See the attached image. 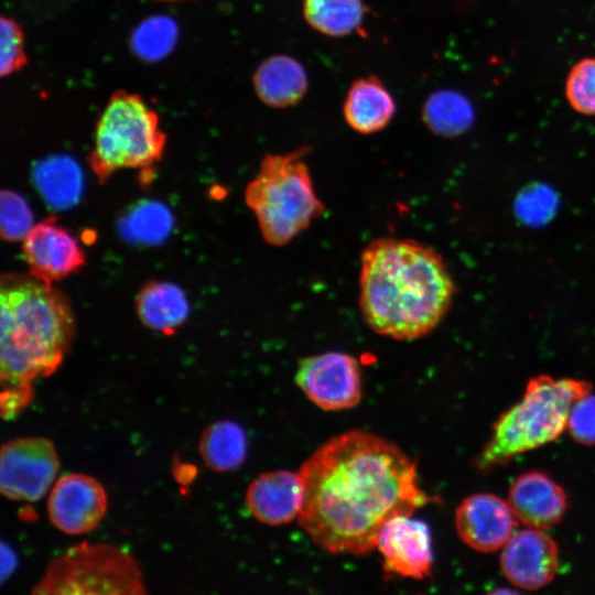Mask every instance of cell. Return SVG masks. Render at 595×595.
Masks as SVG:
<instances>
[{
    "label": "cell",
    "instance_id": "cell-6",
    "mask_svg": "<svg viewBox=\"0 0 595 595\" xmlns=\"http://www.w3.org/2000/svg\"><path fill=\"white\" fill-rule=\"evenodd\" d=\"M165 144L158 112L140 95L118 89L97 120L88 164L102 183L119 170L152 167Z\"/></svg>",
    "mask_w": 595,
    "mask_h": 595
},
{
    "label": "cell",
    "instance_id": "cell-24",
    "mask_svg": "<svg viewBox=\"0 0 595 595\" xmlns=\"http://www.w3.org/2000/svg\"><path fill=\"white\" fill-rule=\"evenodd\" d=\"M26 202L17 193L1 192V234L7 240L23 239L34 226Z\"/></svg>",
    "mask_w": 595,
    "mask_h": 595
},
{
    "label": "cell",
    "instance_id": "cell-16",
    "mask_svg": "<svg viewBox=\"0 0 595 595\" xmlns=\"http://www.w3.org/2000/svg\"><path fill=\"white\" fill-rule=\"evenodd\" d=\"M303 501L298 473L277 469L257 476L246 491V505L259 521L279 526L299 517Z\"/></svg>",
    "mask_w": 595,
    "mask_h": 595
},
{
    "label": "cell",
    "instance_id": "cell-21",
    "mask_svg": "<svg viewBox=\"0 0 595 595\" xmlns=\"http://www.w3.org/2000/svg\"><path fill=\"white\" fill-rule=\"evenodd\" d=\"M422 121L433 133L457 137L469 129L474 121V108L469 99L455 89H437L424 101Z\"/></svg>",
    "mask_w": 595,
    "mask_h": 595
},
{
    "label": "cell",
    "instance_id": "cell-23",
    "mask_svg": "<svg viewBox=\"0 0 595 595\" xmlns=\"http://www.w3.org/2000/svg\"><path fill=\"white\" fill-rule=\"evenodd\" d=\"M564 93L576 112L595 116V56L583 57L571 67Z\"/></svg>",
    "mask_w": 595,
    "mask_h": 595
},
{
    "label": "cell",
    "instance_id": "cell-8",
    "mask_svg": "<svg viewBox=\"0 0 595 595\" xmlns=\"http://www.w3.org/2000/svg\"><path fill=\"white\" fill-rule=\"evenodd\" d=\"M60 469L53 442L23 436L6 442L0 451V490L11 500L34 502L50 493Z\"/></svg>",
    "mask_w": 595,
    "mask_h": 595
},
{
    "label": "cell",
    "instance_id": "cell-11",
    "mask_svg": "<svg viewBox=\"0 0 595 595\" xmlns=\"http://www.w3.org/2000/svg\"><path fill=\"white\" fill-rule=\"evenodd\" d=\"M23 258L29 273L53 283L79 271L85 252L76 238L51 217L35 224L22 239Z\"/></svg>",
    "mask_w": 595,
    "mask_h": 595
},
{
    "label": "cell",
    "instance_id": "cell-4",
    "mask_svg": "<svg viewBox=\"0 0 595 595\" xmlns=\"http://www.w3.org/2000/svg\"><path fill=\"white\" fill-rule=\"evenodd\" d=\"M585 380L539 375L529 380L522 399L494 423L476 459L482 472L506 464L516 455L558 439L566 429L573 404L591 392Z\"/></svg>",
    "mask_w": 595,
    "mask_h": 595
},
{
    "label": "cell",
    "instance_id": "cell-13",
    "mask_svg": "<svg viewBox=\"0 0 595 595\" xmlns=\"http://www.w3.org/2000/svg\"><path fill=\"white\" fill-rule=\"evenodd\" d=\"M559 549L555 541L539 529L528 528L512 534L500 555L504 576L522 589H540L555 576Z\"/></svg>",
    "mask_w": 595,
    "mask_h": 595
},
{
    "label": "cell",
    "instance_id": "cell-27",
    "mask_svg": "<svg viewBox=\"0 0 595 595\" xmlns=\"http://www.w3.org/2000/svg\"><path fill=\"white\" fill-rule=\"evenodd\" d=\"M518 212L522 219L539 221L551 213L554 206V196L545 188L537 187L523 192L518 201Z\"/></svg>",
    "mask_w": 595,
    "mask_h": 595
},
{
    "label": "cell",
    "instance_id": "cell-3",
    "mask_svg": "<svg viewBox=\"0 0 595 595\" xmlns=\"http://www.w3.org/2000/svg\"><path fill=\"white\" fill-rule=\"evenodd\" d=\"M0 408L20 414L33 399V383L62 364L75 335L67 296L30 273H3L0 281Z\"/></svg>",
    "mask_w": 595,
    "mask_h": 595
},
{
    "label": "cell",
    "instance_id": "cell-19",
    "mask_svg": "<svg viewBox=\"0 0 595 595\" xmlns=\"http://www.w3.org/2000/svg\"><path fill=\"white\" fill-rule=\"evenodd\" d=\"M136 311L144 326L171 334L187 320L190 305L185 293L176 284L149 281L137 295Z\"/></svg>",
    "mask_w": 595,
    "mask_h": 595
},
{
    "label": "cell",
    "instance_id": "cell-14",
    "mask_svg": "<svg viewBox=\"0 0 595 595\" xmlns=\"http://www.w3.org/2000/svg\"><path fill=\"white\" fill-rule=\"evenodd\" d=\"M516 526L517 518L508 501L493 494L470 495L462 500L455 512L459 538L479 552L504 548Z\"/></svg>",
    "mask_w": 595,
    "mask_h": 595
},
{
    "label": "cell",
    "instance_id": "cell-9",
    "mask_svg": "<svg viewBox=\"0 0 595 595\" xmlns=\"http://www.w3.org/2000/svg\"><path fill=\"white\" fill-rule=\"evenodd\" d=\"M295 381L304 394L323 410H347L361 399L358 361L345 353L328 351L302 358Z\"/></svg>",
    "mask_w": 595,
    "mask_h": 595
},
{
    "label": "cell",
    "instance_id": "cell-18",
    "mask_svg": "<svg viewBox=\"0 0 595 595\" xmlns=\"http://www.w3.org/2000/svg\"><path fill=\"white\" fill-rule=\"evenodd\" d=\"M258 98L272 108L296 105L309 88L307 73L296 58L286 54L271 55L262 61L252 76Z\"/></svg>",
    "mask_w": 595,
    "mask_h": 595
},
{
    "label": "cell",
    "instance_id": "cell-5",
    "mask_svg": "<svg viewBox=\"0 0 595 595\" xmlns=\"http://www.w3.org/2000/svg\"><path fill=\"white\" fill-rule=\"evenodd\" d=\"M309 148L268 153L245 191L263 240L282 247L320 218L325 206L317 196L304 160Z\"/></svg>",
    "mask_w": 595,
    "mask_h": 595
},
{
    "label": "cell",
    "instance_id": "cell-10",
    "mask_svg": "<svg viewBox=\"0 0 595 595\" xmlns=\"http://www.w3.org/2000/svg\"><path fill=\"white\" fill-rule=\"evenodd\" d=\"M107 494L94 477L82 473L65 474L55 480L47 498L51 522L67 534L94 530L107 510Z\"/></svg>",
    "mask_w": 595,
    "mask_h": 595
},
{
    "label": "cell",
    "instance_id": "cell-15",
    "mask_svg": "<svg viewBox=\"0 0 595 595\" xmlns=\"http://www.w3.org/2000/svg\"><path fill=\"white\" fill-rule=\"evenodd\" d=\"M507 501L517 520L539 530L559 523L567 508L564 489L540 470L519 475L510 485Z\"/></svg>",
    "mask_w": 595,
    "mask_h": 595
},
{
    "label": "cell",
    "instance_id": "cell-1",
    "mask_svg": "<svg viewBox=\"0 0 595 595\" xmlns=\"http://www.w3.org/2000/svg\"><path fill=\"white\" fill-rule=\"evenodd\" d=\"M299 475V523L331 553L371 551L389 519L431 501L420 487L415 462L394 443L361 430L326 441Z\"/></svg>",
    "mask_w": 595,
    "mask_h": 595
},
{
    "label": "cell",
    "instance_id": "cell-17",
    "mask_svg": "<svg viewBox=\"0 0 595 595\" xmlns=\"http://www.w3.org/2000/svg\"><path fill=\"white\" fill-rule=\"evenodd\" d=\"M396 113V102L375 75L354 80L347 90L343 115L346 123L356 132L371 134L383 130Z\"/></svg>",
    "mask_w": 595,
    "mask_h": 595
},
{
    "label": "cell",
    "instance_id": "cell-2",
    "mask_svg": "<svg viewBox=\"0 0 595 595\" xmlns=\"http://www.w3.org/2000/svg\"><path fill=\"white\" fill-rule=\"evenodd\" d=\"M455 290L441 255L422 242L382 237L361 252L359 307L377 334L410 340L431 333Z\"/></svg>",
    "mask_w": 595,
    "mask_h": 595
},
{
    "label": "cell",
    "instance_id": "cell-29",
    "mask_svg": "<svg viewBox=\"0 0 595 595\" xmlns=\"http://www.w3.org/2000/svg\"><path fill=\"white\" fill-rule=\"evenodd\" d=\"M159 1H181V0H159Z\"/></svg>",
    "mask_w": 595,
    "mask_h": 595
},
{
    "label": "cell",
    "instance_id": "cell-12",
    "mask_svg": "<svg viewBox=\"0 0 595 595\" xmlns=\"http://www.w3.org/2000/svg\"><path fill=\"white\" fill-rule=\"evenodd\" d=\"M377 548L389 573L412 578H424L431 573V531L424 521L412 515L389 519L379 532Z\"/></svg>",
    "mask_w": 595,
    "mask_h": 595
},
{
    "label": "cell",
    "instance_id": "cell-7",
    "mask_svg": "<svg viewBox=\"0 0 595 595\" xmlns=\"http://www.w3.org/2000/svg\"><path fill=\"white\" fill-rule=\"evenodd\" d=\"M32 595H148L138 563L125 550L79 543L55 558Z\"/></svg>",
    "mask_w": 595,
    "mask_h": 595
},
{
    "label": "cell",
    "instance_id": "cell-28",
    "mask_svg": "<svg viewBox=\"0 0 595 595\" xmlns=\"http://www.w3.org/2000/svg\"><path fill=\"white\" fill-rule=\"evenodd\" d=\"M486 595H522L519 592L507 588V587H499L496 589H493L491 592L487 593Z\"/></svg>",
    "mask_w": 595,
    "mask_h": 595
},
{
    "label": "cell",
    "instance_id": "cell-20",
    "mask_svg": "<svg viewBox=\"0 0 595 595\" xmlns=\"http://www.w3.org/2000/svg\"><path fill=\"white\" fill-rule=\"evenodd\" d=\"M248 440L236 422L221 420L209 424L202 433L198 452L204 463L216 472L238 468L247 456Z\"/></svg>",
    "mask_w": 595,
    "mask_h": 595
},
{
    "label": "cell",
    "instance_id": "cell-25",
    "mask_svg": "<svg viewBox=\"0 0 595 595\" xmlns=\"http://www.w3.org/2000/svg\"><path fill=\"white\" fill-rule=\"evenodd\" d=\"M0 26V74L10 76L20 71L28 62L23 48V32L12 18L1 17Z\"/></svg>",
    "mask_w": 595,
    "mask_h": 595
},
{
    "label": "cell",
    "instance_id": "cell-26",
    "mask_svg": "<svg viewBox=\"0 0 595 595\" xmlns=\"http://www.w3.org/2000/svg\"><path fill=\"white\" fill-rule=\"evenodd\" d=\"M566 429L574 441L595 445V393L588 392L573 404Z\"/></svg>",
    "mask_w": 595,
    "mask_h": 595
},
{
    "label": "cell",
    "instance_id": "cell-22",
    "mask_svg": "<svg viewBox=\"0 0 595 595\" xmlns=\"http://www.w3.org/2000/svg\"><path fill=\"white\" fill-rule=\"evenodd\" d=\"M306 23L321 34L343 37L358 30L365 18L363 0H303Z\"/></svg>",
    "mask_w": 595,
    "mask_h": 595
}]
</instances>
